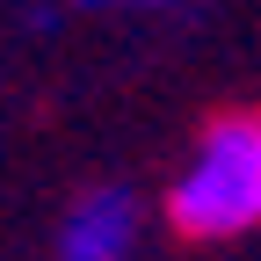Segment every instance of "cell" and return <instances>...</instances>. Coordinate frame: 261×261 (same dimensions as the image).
I'll return each mask as SVG.
<instances>
[{
	"label": "cell",
	"instance_id": "6da1fadb",
	"mask_svg": "<svg viewBox=\"0 0 261 261\" xmlns=\"http://www.w3.org/2000/svg\"><path fill=\"white\" fill-rule=\"evenodd\" d=\"M160 218L174 240H196V247L261 232V109H225L196 130V145L167 174Z\"/></svg>",
	"mask_w": 261,
	"mask_h": 261
},
{
	"label": "cell",
	"instance_id": "7a4b0ae2",
	"mask_svg": "<svg viewBox=\"0 0 261 261\" xmlns=\"http://www.w3.org/2000/svg\"><path fill=\"white\" fill-rule=\"evenodd\" d=\"M138 240H145V203L130 181H94L58 218V261H138Z\"/></svg>",
	"mask_w": 261,
	"mask_h": 261
},
{
	"label": "cell",
	"instance_id": "3957f363",
	"mask_svg": "<svg viewBox=\"0 0 261 261\" xmlns=\"http://www.w3.org/2000/svg\"><path fill=\"white\" fill-rule=\"evenodd\" d=\"M80 8H181V0H80Z\"/></svg>",
	"mask_w": 261,
	"mask_h": 261
}]
</instances>
